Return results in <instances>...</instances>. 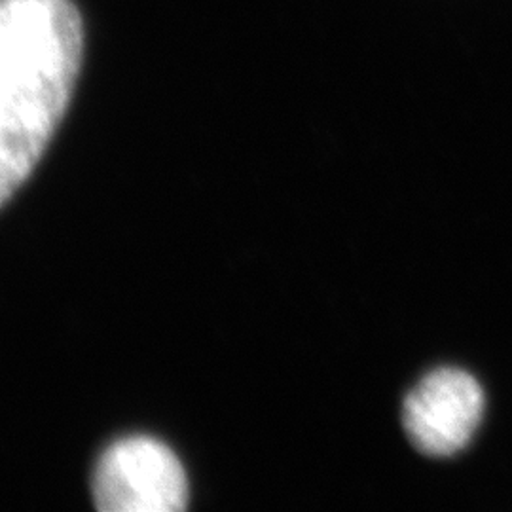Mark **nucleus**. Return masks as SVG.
<instances>
[{
  "label": "nucleus",
  "mask_w": 512,
  "mask_h": 512,
  "mask_svg": "<svg viewBox=\"0 0 512 512\" xmlns=\"http://www.w3.org/2000/svg\"><path fill=\"white\" fill-rule=\"evenodd\" d=\"M484 406V389L475 376L459 368H439L406 395L404 431L423 456L452 458L475 437Z\"/></svg>",
  "instance_id": "3"
},
{
  "label": "nucleus",
  "mask_w": 512,
  "mask_h": 512,
  "mask_svg": "<svg viewBox=\"0 0 512 512\" xmlns=\"http://www.w3.org/2000/svg\"><path fill=\"white\" fill-rule=\"evenodd\" d=\"M93 499L103 512H179L188 482L177 456L158 440H118L99 459Z\"/></svg>",
  "instance_id": "2"
},
{
  "label": "nucleus",
  "mask_w": 512,
  "mask_h": 512,
  "mask_svg": "<svg viewBox=\"0 0 512 512\" xmlns=\"http://www.w3.org/2000/svg\"><path fill=\"white\" fill-rule=\"evenodd\" d=\"M82 52L84 27L71 0H0V205L50 145Z\"/></svg>",
  "instance_id": "1"
}]
</instances>
